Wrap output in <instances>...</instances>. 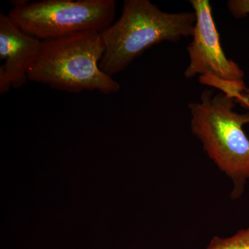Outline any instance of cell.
I'll use <instances>...</instances> for the list:
<instances>
[{"label":"cell","mask_w":249,"mask_h":249,"mask_svg":"<svg viewBox=\"0 0 249 249\" xmlns=\"http://www.w3.org/2000/svg\"><path fill=\"white\" fill-rule=\"evenodd\" d=\"M23 31L41 41L87 31L102 32L114 23V0H44L16 6L8 14Z\"/></svg>","instance_id":"cell-4"},{"label":"cell","mask_w":249,"mask_h":249,"mask_svg":"<svg viewBox=\"0 0 249 249\" xmlns=\"http://www.w3.org/2000/svg\"><path fill=\"white\" fill-rule=\"evenodd\" d=\"M42 41L23 31L8 15L0 14V93L27 84L29 70L40 53Z\"/></svg>","instance_id":"cell-6"},{"label":"cell","mask_w":249,"mask_h":249,"mask_svg":"<svg viewBox=\"0 0 249 249\" xmlns=\"http://www.w3.org/2000/svg\"><path fill=\"white\" fill-rule=\"evenodd\" d=\"M195 12L169 14L149 0H126L117 21L101 32L105 52L100 68L112 77L152 46L193 36Z\"/></svg>","instance_id":"cell-1"},{"label":"cell","mask_w":249,"mask_h":249,"mask_svg":"<svg viewBox=\"0 0 249 249\" xmlns=\"http://www.w3.org/2000/svg\"><path fill=\"white\" fill-rule=\"evenodd\" d=\"M105 52L101 33L87 31L42 41L40 53L28 78L71 93L119 91L118 82L100 68Z\"/></svg>","instance_id":"cell-2"},{"label":"cell","mask_w":249,"mask_h":249,"mask_svg":"<svg viewBox=\"0 0 249 249\" xmlns=\"http://www.w3.org/2000/svg\"><path fill=\"white\" fill-rule=\"evenodd\" d=\"M235 100L224 93L204 90L200 102L188 105L192 132L205 151L233 182L232 198L242 196L249 179V139L243 127L249 112L234 111Z\"/></svg>","instance_id":"cell-3"},{"label":"cell","mask_w":249,"mask_h":249,"mask_svg":"<svg viewBox=\"0 0 249 249\" xmlns=\"http://www.w3.org/2000/svg\"><path fill=\"white\" fill-rule=\"evenodd\" d=\"M196 16L193 40L187 47L190 63L184 71L186 78L210 76L228 82L243 81V71L236 62L227 58L208 0L190 1Z\"/></svg>","instance_id":"cell-5"},{"label":"cell","mask_w":249,"mask_h":249,"mask_svg":"<svg viewBox=\"0 0 249 249\" xmlns=\"http://www.w3.org/2000/svg\"><path fill=\"white\" fill-rule=\"evenodd\" d=\"M235 102L240 103L242 107L249 109V89L242 93L240 97L235 100Z\"/></svg>","instance_id":"cell-9"},{"label":"cell","mask_w":249,"mask_h":249,"mask_svg":"<svg viewBox=\"0 0 249 249\" xmlns=\"http://www.w3.org/2000/svg\"><path fill=\"white\" fill-rule=\"evenodd\" d=\"M206 249H249V228L229 238L214 237Z\"/></svg>","instance_id":"cell-7"},{"label":"cell","mask_w":249,"mask_h":249,"mask_svg":"<svg viewBox=\"0 0 249 249\" xmlns=\"http://www.w3.org/2000/svg\"><path fill=\"white\" fill-rule=\"evenodd\" d=\"M228 9L236 18L249 15V0H231L228 1Z\"/></svg>","instance_id":"cell-8"}]
</instances>
